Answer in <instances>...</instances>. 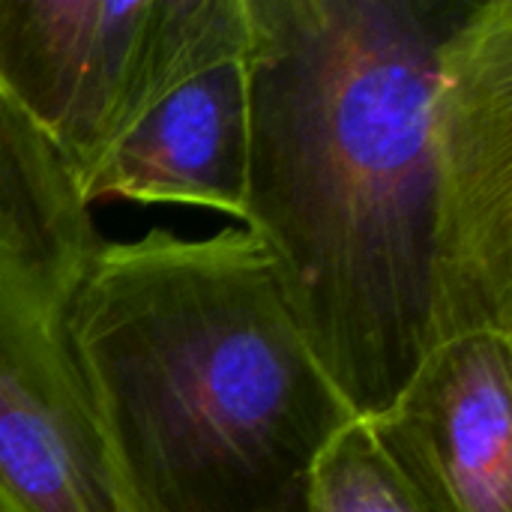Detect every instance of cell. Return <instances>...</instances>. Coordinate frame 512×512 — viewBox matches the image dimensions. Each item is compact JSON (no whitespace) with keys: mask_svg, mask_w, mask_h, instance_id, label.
<instances>
[{"mask_svg":"<svg viewBox=\"0 0 512 512\" xmlns=\"http://www.w3.org/2000/svg\"><path fill=\"white\" fill-rule=\"evenodd\" d=\"M243 228L354 417L438 348L435 81L462 0H246Z\"/></svg>","mask_w":512,"mask_h":512,"instance_id":"1","label":"cell"},{"mask_svg":"<svg viewBox=\"0 0 512 512\" xmlns=\"http://www.w3.org/2000/svg\"><path fill=\"white\" fill-rule=\"evenodd\" d=\"M72 339L117 512H291L354 420L243 225L102 240Z\"/></svg>","mask_w":512,"mask_h":512,"instance_id":"2","label":"cell"},{"mask_svg":"<svg viewBox=\"0 0 512 512\" xmlns=\"http://www.w3.org/2000/svg\"><path fill=\"white\" fill-rule=\"evenodd\" d=\"M99 243L69 168L0 105L3 512H117L72 339Z\"/></svg>","mask_w":512,"mask_h":512,"instance_id":"3","label":"cell"},{"mask_svg":"<svg viewBox=\"0 0 512 512\" xmlns=\"http://www.w3.org/2000/svg\"><path fill=\"white\" fill-rule=\"evenodd\" d=\"M249 42L246 0H156L135 87L81 198L189 204L243 222Z\"/></svg>","mask_w":512,"mask_h":512,"instance_id":"4","label":"cell"},{"mask_svg":"<svg viewBox=\"0 0 512 512\" xmlns=\"http://www.w3.org/2000/svg\"><path fill=\"white\" fill-rule=\"evenodd\" d=\"M438 345L512 333V0H462L435 81Z\"/></svg>","mask_w":512,"mask_h":512,"instance_id":"5","label":"cell"},{"mask_svg":"<svg viewBox=\"0 0 512 512\" xmlns=\"http://www.w3.org/2000/svg\"><path fill=\"white\" fill-rule=\"evenodd\" d=\"M153 12L156 0H0V105L78 186L117 129Z\"/></svg>","mask_w":512,"mask_h":512,"instance_id":"6","label":"cell"},{"mask_svg":"<svg viewBox=\"0 0 512 512\" xmlns=\"http://www.w3.org/2000/svg\"><path fill=\"white\" fill-rule=\"evenodd\" d=\"M366 423L432 512H512V333L441 342Z\"/></svg>","mask_w":512,"mask_h":512,"instance_id":"7","label":"cell"},{"mask_svg":"<svg viewBox=\"0 0 512 512\" xmlns=\"http://www.w3.org/2000/svg\"><path fill=\"white\" fill-rule=\"evenodd\" d=\"M291 512H432L390 462L369 423H345L312 462Z\"/></svg>","mask_w":512,"mask_h":512,"instance_id":"8","label":"cell"},{"mask_svg":"<svg viewBox=\"0 0 512 512\" xmlns=\"http://www.w3.org/2000/svg\"><path fill=\"white\" fill-rule=\"evenodd\" d=\"M0 512H3V510H0Z\"/></svg>","mask_w":512,"mask_h":512,"instance_id":"9","label":"cell"}]
</instances>
